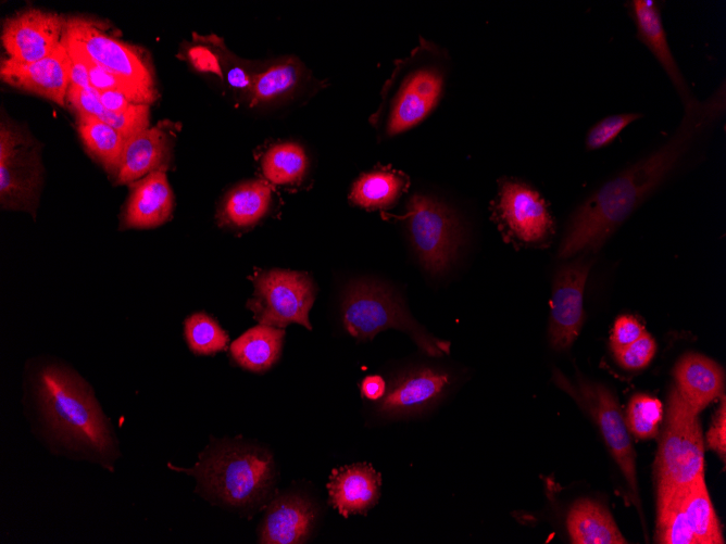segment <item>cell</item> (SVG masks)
Masks as SVG:
<instances>
[{
    "instance_id": "6da1fadb",
    "label": "cell",
    "mask_w": 726,
    "mask_h": 544,
    "mask_svg": "<svg viewBox=\"0 0 726 544\" xmlns=\"http://www.w3.org/2000/svg\"><path fill=\"white\" fill-rule=\"evenodd\" d=\"M725 111V85L704 101L691 99L673 136L654 152L603 184L574 212L559 249L566 258L598 250L676 168Z\"/></svg>"
},
{
    "instance_id": "7a4b0ae2",
    "label": "cell",
    "mask_w": 726,
    "mask_h": 544,
    "mask_svg": "<svg viewBox=\"0 0 726 544\" xmlns=\"http://www.w3.org/2000/svg\"><path fill=\"white\" fill-rule=\"evenodd\" d=\"M450 66L448 51L424 37L408 55L396 60L370 116L377 137L389 139L422 123L441 100Z\"/></svg>"
},
{
    "instance_id": "3957f363",
    "label": "cell",
    "mask_w": 726,
    "mask_h": 544,
    "mask_svg": "<svg viewBox=\"0 0 726 544\" xmlns=\"http://www.w3.org/2000/svg\"><path fill=\"white\" fill-rule=\"evenodd\" d=\"M37 394L52 432L67 444L98 458H108L113 438L93 396L76 376L58 366L38 376Z\"/></svg>"
},
{
    "instance_id": "277c9868",
    "label": "cell",
    "mask_w": 726,
    "mask_h": 544,
    "mask_svg": "<svg viewBox=\"0 0 726 544\" xmlns=\"http://www.w3.org/2000/svg\"><path fill=\"white\" fill-rule=\"evenodd\" d=\"M185 470V469H183ZM216 501L236 508L262 502L275 478L272 456L258 447L234 442L211 445L188 470Z\"/></svg>"
},
{
    "instance_id": "5b68a950",
    "label": "cell",
    "mask_w": 726,
    "mask_h": 544,
    "mask_svg": "<svg viewBox=\"0 0 726 544\" xmlns=\"http://www.w3.org/2000/svg\"><path fill=\"white\" fill-rule=\"evenodd\" d=\"M342 322L358 340H371L378 332L396 328L406 332L427 355L449 354L450 342L430 334L408 312L403 301L384 284L361 280L351 283L343 295Z\"/></svg>"
},
{
    "instance_id": "8992f818",
    "label": "cell",
    "mask_w": 726,
    "mask_h": 544,
    "mask_svg": "<svg viewBox=\"0 0 726 544\" xmlns=\"http://www.w3.org/2000/svg\"><path fill=\"white\" fill-rule=\"evenodd\" d=\"M698 414L673 387L655 460L658 481L687 485L704 473V442Z\"/></svg>"
},
{
    "instance_id": "52a82bcc",
    "label": "cell",
    "mask_w": 726,
    "mask_h": 544,
    "mask_svg": "<svg viewBox=\"0 0 726 544\" xmlns=\"http://www.w3.org/2000/svg\"><path fill=\"white\" fill-rule=\"evenodd\" d=\"M556 383L567 391L593 418L631 494L633 503L640 508L636 453L630 441L622 410L612 391L602 383L577 378L572 384L564 376H554Z\"/></svg>"
},
{
    "instance_id": "ba28073f",
    "label": "cell",
    "mask_w": 726,
    "mask_h": 544,
    "mask_svg": "<svg viewBox=\"0 0 726 544\" xmlns=\"http://www.w3.org/2000/svg\"><path fill=\"white\" fill-rule=\"evenodd\" d=\"M416 253L430 274L445 271L462 240V228L455 214L435 198L415 194L403 217Z\"/></svg>"
},
{
    "instance_id": "9c48e42d",
    "label": "cell",
    "mask_w": 726,
    "mask_h": 544,
    "mask_svg": "<svg viewBox=\"0 0 726 544\" xmlns=\"http://www.w3.org/2000/svg\"><path fill=\"white\" fill-rule=\"evenodd\" d=\"M253 283L254 294L247 306L261 325L283 329L296 322L312 329L309 312L316 291L306 274L273 269L256 274Z\"/></svg>"
},
{
    "instance_id": "30bf717a",
    "label": "cell",
    "mask_w": 726,
    "mask_h": 544,
    "mask_svg": "<svg viewBox=\"0 0 726 544\" xmlns=\"http://www.w3.org/2000/svg\"><path fill=\"white\" fill-rule=\"evenodd\" d=\"M64 37L99 65L140 90L152 102L155 100L151 72L133 47L105 35L93 23L79 17L66 20Z\"/></svg>"
},
{
    "instance_id": "8fae6325",
    "label": "cell",
    "mask_w": 726,
    "mask_h": 544,
    "mask_svg": "<svg viewBox=\"0 0 726 544\" xmlns=\"http://www.w3.org/2000/svg\"><path fill=\"white\" fill-rule=\"evenodd\" d=\"M590 265V261L579 257L555 274L549 322V341L555 351L569 349L579 334L584 321V289Z\"/></svg>"
},
{
    "instance_id": "7c38bea8",
    "label": "cell",
    "mask_w": 726,
    "mask_h": 544,
    "mask_svg": "<svg viewBox=\"0 0 726 544\" xmlns=\"http://www.w3.org/2000/svg\"><path fill=\"white\" fill-rule=\"evenodd\" d=\"M65 23L61 15L32 9L9 17L1 40L8 58L34 63L49 55L62 41Z\"/></svg>"
},
{
    "instance_id": "4fadbf2b",
    "label": "cell",
    "mask_w": 726,
    "mask_h": 544,
    "mask_svg": "<svg viewBox=\"0 0 726 544\" xmlns=\"http://www.w3.org/2000/svg\"><path fill=\"white\" fill-rule=\"evenodd\" d=\"M496 213L509 233L524 243L541 242L553 232V219L544 200L521 181L503 180Z\"/></svg>"
},
{
    "instance_id": "5bb4252c",
    "label": "cell",
    "mask_w": 726,
    "mask_h": 544,
    "mask_svg": "<svg viewBox=\"0 0 726 544\" xmlns=\"http://www.w3.org/2000/svg\"><path fill=\"white\" fill-rule=\"evenodd\" d=\"M451 375L431 367H420L397 376L378 400L376 412L386 418L421 414L436 405L451 387Z\"/></svg>"
},
{
    "instance_id": "9a60e30c",
    "label": "cell",
    "mask_w": 726,
    "mask_h": 544,
    "mask_svg": "<svg viewBox=\"0 0 726 544\" xmlns=\"http://www.w3.org/2000/svg\"><path fill=\"white\" fill-rule=\"evenodd\" d=\"M0 75L12 87L64 105L71 85V60L63 39L49 55L34 63L3 59Z\"/></svg>"
},
{
    "instance_id": "2e32d148",
    "label": "cell",
    "mask_w": 726,
    "mask_h": 544,
    "mask_svg": "<svg viewBox=\"0 0 726 544\" xmlns=\"http://www.w3.org/2000/svg\"><path fill=\"white\" fill-rule=\"evenodd\" d=\"M23 138L1 125L0 197L8 208H28L34 203L40 168L33 152H25Z\"/></svg>"
},
{
    "instance_id": "e0dca14e",
    "label": "cell",
    "mask_w": 726,
    "mask_h": 544,
    "mask_svg": "<svg viewBox=\"0 0 726 544\" xmlns=\"http://www.w3.org/2000/svg\"><path fill=\"white\" fill-rule=\"evenodd\" d=\"M317 85L306 66L293 55L267 61L256 69L248 94L251 107H273L297 99Z\"/></svg>"
},
{
    "instance_id": "ac0fdd59",
    "label": "cell",
    "mask_w": 726,
    "mask_h": 544,
    "mask_svg": "<svg viewBox=\"0 0 726 544\" xmlns=\"http://www.w3.org/2000/svg\"><path fill=\"white\" fill-rule=\"evenodd\" d=\"M329 503L345 518L365 514L380 497L381 476L367 463L336 468L327 482Z\"/></svg>"
},
{
    "instance_id": "d6986e66",
    "label": "cell",
    "mask_w": 726,
    "mask_h": 544,
    "mask_svg": "<svg viewBox=\"0 0 726 544\" xmlns=\"http://www.w3.org/2000/svg\"><path fill=\"white\" fill-rule=\"evenodd\" d=\"M629 4L630 14L639 40L656 59L676 88L678 94L684 100V104H686L692 98L686 80L671 51L661 17L659 2L654 0H634Z\"/></svg>"
},
{
    "instance_id": "ffe728a7",
    "label": "cell",
    "mask_w": 726,
    "mask_h": 544,
    "mask_svg": "<svg viewBox=\"0 0 726 544\" xmlns=\"http://www.w3.org/2000/svg\"><path fill=\"white\" fill-rule=\"evenodd\" d=\"M313 505L304 497L286 495L275 499L262 522L259 542L263 544H298L310 535L314 524Z\"/></svg>"
},
{
    "instance_id": "44dd1931",
    "label": "cell",
    "mask_w": 726,
    "mask_h": 544,
    "mask_svg": "<svg viewBox=\"0 0 726 544\" xmlns=\"http://www.w3.org/2000/svg\"><path fill=\"white\" fill-rule=\"evenodd\" d=\"M675 389L697 412L721 396L725 385L723 368L713 359L698 354L687 353L674 368Z\"/></svg>"
},
{
    "instance_id": "7402d4cb",
    "label": "cell",
    "mask_w": 726,
    "mask_h": 544,
    "mask_svg": "<svg viewBox=\"0 0 726 544\" xmlns=\"http://www.w3.org/2000/svg\"><path fill=\"white\" fill-rule=\"evenodd\" d=\"M171 154V141L161 126L129 136L116 169L120 184L133 182L155 170H164Z\"/></svg>"
},
{
    "instance_id": "603a6c76",
    "label": "cell",
    "mask_w": 726,
    "mask_h": 544,
    "mask_svg": "<svg viewBox=\"0 0 726 544\" xmlns=\"http://www.w3.org/2000/svg\"><path fill=\"white\" fill-rule=\"evenodd\" d=\"M173 210V192L164 170H155L133 187L124 222L132 228H151L166 222Z\"/></svg>"
},
{
    "instance_id": "cb8c5ba5",
    "label": "cell",
    "mask_w": 726,
    "mask_h": 544,
    "mask_svg": "<svg viewBox=\"0 0 726 544\" xmlns=\"http://www.w3.org/2000/svg\"><path fill=\"white\" fill-rule=\"evenodd\" d=\"M574 544L627 543L609 510L592 499H579L571 507L566 519Z\"/></svg>"
},
{
    "instance_id": "d4e9b609",
    "label": "cell",
    "mask_w": 726,
    "mask_h": 544,
    "mask_svg": "<svg viewBox=\"0 0 726 544\" xmlns=\"http://www.w3.org/2000/svg\"><path fill=\"white\" fill-rule=\"evenodd\" d=\"M409 177L397 169L377 167L362 174L352 185L349 200L365 210L393 206L408 190Z\"/></svg>"
},
{
    "instance_id": "484cf974",
    "label": "cell",
    "mask_w": 726,
    "mask_h": 544,
    "mask_svg": "<svg viewBox=\"0 0 726 544\" xmlns=\"http://www.w3.org/2000/svg\"><path fill=\"white\" fill-rule=\"evenodd\" d=\"M271 202L272 188L266 180L243 182L225 197L220 219L235 228L251 227L266 215Z\"/></svg>"
},
{
    "instance_id": "4316f807",
    "label": "cell",
    "mask_w": 726,
    "mask_h": 544,
    "mask_svg": "<svg viewBox=\"0 0 726 544\" xmlns=\"http://www.w3.org/2000/svg\"><path fill=\"white\" fill-rule=\"evenodd\" d=\"M284 336L281 328L260 324L236 339L230 345V353L245 369L261 372L277 362Z\"/></svg>"
},
{
    "instance_id": "83f0119b",
    "label": "cell",
    "mask_w": 726,
    "mask_h": 544,
    "mask_svg": "<svg viewBox=\"0 0 726 544\" xmlns=\"http://www.w3.org/2000/svg\"><path fill=\"white\" fill-rule=\"evenodd\" d=\"M66 101L75 109L77 116H92L122 132L126 139L149 127L148 104H137L124 113L110 112L101 104L96 89H84L70 85Z\"/></svg>"
},
{
    "instance_id": "f1b7e54d",
    "label": "cell",
    "mask_w": 726,
    "mask_h": 544,
    "mask_svg": "<svg viewBox=\"0 0 726 544\" xmlns=\"http://www.w3.org/2000/svg\"><path fill=\"white\" fill-rule=\"evenodd\" d=\"M683 508L697 544H723L721 524L711 502L704 473L684 485Z\"/></svg>"
},
{
    "instance_id": "f546056e",
    "label": "cell",
    "mask_w": 726,
    "mask_h": 544,
    "mask_svg": "<svg viewBox=\"0 0 726 544\" xmlns=\"http://www.w3.org/2000/svg\"><path fill=\"white\" fill-rule=\"evenodd\" d=\"M261 170L270 185L296 186L309 169V157L304 148L296 141L272 143L262 154Z\"/></svg>"
},
{
    "instance_id": "4dcf8cb0",
    "label": "cell",
    "mask_w": 726,
    "mask_h": 544,
    "mask_svg": "<svg viewBox=\"0 0 726 544\" xmlns=\"http://www.w3.org/2000/svg\"><path fill=\"white\" fill-rule=\"evenodd\" d=\"M684 485L658 481L656 542L697 544L683 508Z\"/></svg>"
},
{
    "instance_id": "1f68e13d",
    "label": "cell",
    "mask_w": 726,
    "mask_h": 544,
    "mask_svg": "<svg viewBox=\"0 0 726 544\" xmlns=\"http://www.w3.org/2000/svg\"><path fill=\"white\" fill-rule=\"evenodd\" d=\"M78 132L88 151L107 169L116 172L126 137L117 129L92 116H78Z\"/></svg>"
},
{
    "instance_id": "d6a6232c",
    "label": "cell",
    "mask_w": 726,
    "mask_h": 544,
    "mask_svg": "<svg viewBox=\"0 0 726 544\" xmlns=\"http://www.w3.org/2000/svg\"><path fill=\"white\" fill-rule=\"evenodd\" d=\"M185 337L196 354L210 355L226 349L227 333L209 315L196 313L185 321Z\"/></svg>"
},
{
    "instance_id": "836d02e7",
    "label": "cell",
    "mask_w": 726,
    "mask_h": 544,
    "mask_svg": "<svg viewBox=\"0 0 726 544\" xmlns=\"http://www.w3.org/2000/svg\"><path fill=\"white\" fill-rule=\"evenodd\" d=\"M662 417V403L655 397L638 393L629 400L625 423L636 438L651 439L658 434Z\"/></svg>"
},
{
    "instance_id": "e575fe53",
    "label": "cell",
    "mask_w": 726,
    "mask_h": 544,
    "mask_svg": "<svg viewBox=\"0 0 726 544\" xmlns=\"http://www.w3.org/2000/svg\"><path fill=\"white\" fill-rule=\"evenodd\" d=\"M640 117H642L640 113H622L600 119L587 132L585 140L587 150L592 151L610 144L628 125Z\"/></svg>"
},
{
    "instance_id": "d590c367",
    "label": "cell",
    "mask_w": 726,
    "mask_h": 544,
    "mask_svg": "<svg viewBox=\"0 0 726 544\" xmlns=\"http://www.w3.org/2000/svg\"><path fill=\"white\" fill-rule=\"evenodd\" d=\"M656 352L654 339L644 332L635 342L613 353L616 362L625 369L636 370L650 364Z\"/></svg>"
},
{
    "instance_id": "8d00e7d4",
    "label": "cell",
    "mask_w": 726,
    "mask_h": 544,
    "mask_svg": "<svg viewBox=\"0 0 726 544\" xmlns=\"http://www.w3.org/2000/svg\"><path fill=\"white\" fill-rule=\"evenodd\" d=\"M643 326L633 316H619L613 326L610 345L613 353L635 342L644 333Z\"/></svg>"
},
{
    "instance_id": "74e56055",
    "label": "cell",
    "mask_w": 726,
    "mask_h": 544,
    "mask_svg": "<svg viewBox=\"0 0 726 544\" xmlns=\"http://www.w3.org/2000/svg\"><path fill=\"white\" fill-rule=\"evenodd\" d=\"M706 441L709 447H711L714 452H716L723 461H725V455H726V406H725V397L723 396V401L721 404V407L718 408L714 420L712 422V426L710 427V430L706 434Z\"/></svg>"
},
{
    "instance_id": "f35d334b",
    "label": "cell",
    "mask_w": 726,
    "mask_h": 544,
    "mask_svg": "<svg viewBox=\"0 0 726 544\" xmlns=\"http://www.w3.org/2000/svg\"><path fill=\"white\" fill-rule=\"evenodd\" d=\"M63 41L71 60V84L84 89H92L89 81L88 68L82 51L77 46L66 40L64 37Z\"/></svg>"
},
{
    "instance_id": "ab89813d",
    "label": "cell",
    "mask_w": 726,
    "mask_h": 544,
    "mask_svg": "<svg viewBox=\"0 0 726 544\" xmlns=\"http://www.w3.org/2000/svg\"><path fill=\"white\" fill-rule=\"evenodd\" d=\"M101 104L110 112L124 113L134 109L137 103H134L121 91L107 90L97 91Z\"/></svg>"
},
{
    "instance_id": "60d3db41",
    "label": "cell",
    "mask_w": 726,
    "mask_h": 544,
    "mask_svg": "<svg viewBox=\"0 0 726 544\" xmlns=\"http://www.w3.org/2000/svg\"><path fill=\"white\" fill-rule=\"evenodd\" d=\"M386 383L380 376H367L361 384V392L371 401L380 400L386 392Z\"/></svg>"
}]
</instances>
